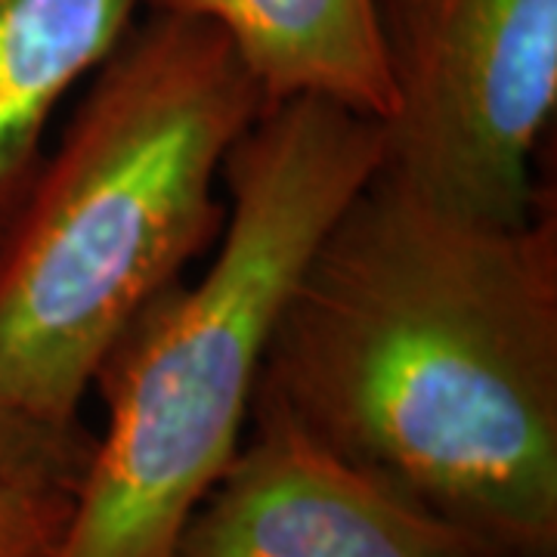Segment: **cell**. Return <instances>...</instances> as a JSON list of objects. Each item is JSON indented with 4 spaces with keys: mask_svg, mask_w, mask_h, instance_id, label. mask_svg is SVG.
<instances>
[{
    "mask_svg": "<svg viewBox=\"0 0 557 557\" xmlns=\"http://www.w3.org/2000/svg\"><path fill=\"white\" fill-rule=\"evenodd\" d=\"M143 0H0V245L44 164L60 102L100 69Z\"/></svg>",
    "mask_w": 557,
    "mask_h": 557,
    "instance_id": "7",
    "label": "cell"
},
{
    "mask_svg": "<svg viewBox=\"0 0 557 557\" xmlns=\"http://www.w3.org/2000/svg\"><path fill=\"white\" fill-rule=\"evenodd\" d=\"M267 109L218 25L134 20L0 245V421L78 434L127 325L218 245L230 149Z\"/></svg>",
    "mask_w": 557,
    "mask_h": 557,
    "instance_id": "2",
    "label": "cell"
},
{
    "mask_svg": "<svg viewBox=\"0 0 557 557\" xmlns=\"http://www.w3.org/2000/svg\"><path fill=\"white\" fill-rule=\"evenodd\" d=\"M183 523L171 557H465L486 552L366 478L270 399Z\"/></svg>",
    "mask_w": 557,
    "mask_h": 557,
    "instance_id": "5",
    "label": "cell"
},
{
    "mask_svg": "<svg viewBox=\"0 0 557 557\" xmlns=\"http://www.w3.org/2000/svg\"><path fill=\"white\" fill-rule=\"evenodd\" d=\"M465 557H520V555H496V552H471V555Z\"/></svg>",
    "mask_w": 557,
    "mask_h": 557,
    "instance_id": "10",
    "label": "cell"
},
{
    "mask_svg": "<svg viewBox=\"0 0 557 557\" xmlns=\"http://www.w3.org/2000/svg\"><path fill=\"white\" fill-rule=\"evenodd\" d=\"M84 449L78 440L0 421V478H40L72 483Z\"/></svg>",
    "mask_w": 557,
    "mask_h": 557,
    "instance_id": "9",
    "label": "cell"
},
{
    "mask_svg": "<svg viewBox=\"0 0 557 557\" xmlns=\"http://www.w3.org/2000/svg\"><path fill=\"white\" fill-rule=\"evenodd\" d=\"M372 10L394 87L381 168L465 214L527 218L557 106V0H372Z\"/></svg>",
    "mask_w": 557,
    "mask_h": 557,
    "instance_id": "4",
    "label": "cell"
},
{
    "mask_svg": "<svg viewBox=\"0 0 557 557\" xmlns=\"http://www.w3.org/2000/svg\"><path fill=\"white\" fill-rule=\"evenodd\" d=\"M72 508V483L0 478V557H60Z\"/></svg>",
    "mask_w": 557,
    "mask_h": 557,
    "instance_id": "8",
    "label": "cell"
},
{
    "mask_svg": "<svg viewBox=\"0 0 557 557\" xmlns=\"http://www.w3.org/2000/svg\"><path fill=\"white\" fill-rule=\"evenodd\" d=\"M381 124L325 100L267 106L223 164L226 223L199 282L161 292L97 372L106 431L60 557H171L239 449L304 260L381 164Z\"/></svg>",
    "mask_w": 557,
    "mask_h": 557,
    "instance_id": "3",
    "label": "cell"
},
{
    "mask_svg": "<svg viewBox=\"0 0 557 557\" xmlns=\"http://www.w3.org/2000/svg\"><path fill=\"white\" fill-rule=\"evenodd\" d=\"M255 397L496 555L557 557V208L465 214L375 168L304 260Z\"/></svg>",
    "mask_w": 557,
    "mask_h": 557,
    "instance_id": "1",
    "label": "cell"
},
{
    "mask_svg": "<svg viewBox=\"0 0 557 557\" xmlns=\"http://www.w3.org/2000/svg\"><path fill=\"white\" fill-rule=\"evenodd\" d=\"M143 7L218 25L267 106L310 97L379 124L394 112L372 0H143Z\"/></svg>",
    "mask_w": 557,
    "mask_h": 557,
    "instance_id": "6",
    "label": "cell"
}]
</instances>
